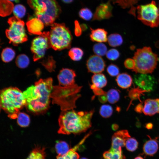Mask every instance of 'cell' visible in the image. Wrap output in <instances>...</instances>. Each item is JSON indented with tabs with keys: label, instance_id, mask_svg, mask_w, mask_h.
<instances>
[{
	"label": "cell",
	"instance_id": "cell-16",
	"mask_svg": "<svg viewBox=\"0 0 159 159\" xmlns=\"http://www.w3.org/2000/svg\"><path fill=\"white\" fill-rule=\"evenodd\" d=\"M143 112L145 115L149 116L159 113V99H148L145 100Z\"/></svg>",
	"mask_w": 159,
	"mask_h": 159
},
{
	"label": "cell",
	"instance_id": "cell-39",
	"mask_svg": "<svg viewBox=\"0 0 159 159\" xmlns=\"http://www.w3.org/2000/svg\"><path fill=\"white\" fill-rule=\"evenodd\" d=\"M13 12L15 17L20 19L25 15L26 9L23 5L18 4L14 6Z\"/></svg>",
	"mask_w": 159,
	"mask_h": 159
},
{
	"label": "cell",
	"instance_id": "cell-29",
	"mask_svg": "<svg viewBox=\"0 0 159 159\" xmlns=\"http://www.w3.org/2000/svg\"><path fill=\"white\" fill-rule=\"evenodd\" d=\"M83 51L78 47H74L70 49L68 52V55L71 59L75 61L81 60L83 56Z\"/></svg>",
	"mask_w": 159,
	"mask_h": 159
},
{
	"label": "cell",
	"instance_id": "cell-53",
	"mask_svg": "<svg viewBox=\"0 0 159 159\" xmlns=\"http://www.w3.org/2000/svg\"><path fill=\"white\" fill-rule=\"evenodd\" d=\"M80 159H88L85 158H81Z\"/></svg>",
	"mask_w": 159,
	"mask_h": 159
},
{
	"label": "cell",
	"instance_id": "cell-21",
	"mask_svg": "<svg viewBox=\"0 0 159 159\" xmlns=\"http://www.w3.org/2000/svg\"><path fill=\"white\" fill-rule=\"evenodd\" d=\"M114 3L117 4L123 9L130 8V14L135 16L136 7L134 5L140 0H110Z\"/></svg>",
	"mask_w": 159,
	"mask_h": 159
},
{
	"label": "cell",
	"instance_id": "cell-24",
	"mask_svg": "<svg viewBox=\"0 0 159 159\" xmlns=\"http://www.w3.org/2000/svg\"><path fill=\"white\" fill-rule=\"evenodd\" d=\"M92 84L100 88L105 87L107 84V80L105 75L103 74L99 73L93 74L91 77Z\"/></svg>",
	"mask_w": 159,
	"mask_h": 159
},
{
	"label": "cell",
	"instance_id": "cell-11",
	"mask_svg": "<svg viewBox=\"0 0 159 159\" xmlns=\"http://www.w3.org/2000/svg\"><path fill=\"white\" fill-rule=\"evenodd\" d=\"M86 65L88 72L95 74L102 72L105 69L106 64L101 57L92 55L87 59Z\"/></svg>",
	"mask_w": 159,
	"mask_h": 159
},
{
	"label": "cell",
	"instance_id": "cell-44",
	"mask_svg": "<svg viewBox=\"0 0 159 159\" xmlns=\"http://www.w3.org/2000/svg\"><path fill=\"white\" fill-rule=\"evenodd\" d=\"M124 65L126 68L133 70L135 67V62L133 59L129 58L125 61Z\"/></svg>",
	"mask_w": 159,
	"mask_h": 159
},
{
	"label": "cell",
	"instance_id": "cell-41",
	"mask_svg": "<svg viewBox=\"0 0 159 159\" xmlns=\"http://www.w3.org/2000/svg\"><path fill=\"white\" fill-rule=\"evenodd\" d=\"M106 55L108 59L111 61H114L117 60L119 58L120 53L117 50L113 48L108 51Z\"/></svg>",
	"mask_w": 159,
	"mask_h": 159
},
{
	"label": "cell",
	"instance_id": "cell-50",
	"mask_svg": "<svg viewBox=\"0 0 159 159\" xmlns=\"http://www.w3.org/2000/svg\"><path fill=\"white\" fill-rule=\"evenodd\" d=\"M118 127V126L116 124H114L112 125V128L114 130H117Z\"/></svg>",
	"mask_w": 159,
	"mask_h": 159
},
{
	"label": "cell",
	"instance_id": "cell-35",
	"mask_svg": "<svg viewBox=\"0 0 159 159\" xmlns=\"http://www.w3.org/2000/svg\"><path fill=\"white\" fill-rule=\"evenodd\" d=\"M17 119L18 124L21 127H27L30 124V119L29 116L24 112H19Z\"/></svg>",
	"mask_w": 159,
	"mask_h": 159
},
{
	"label": "cell",
	"instance_id": "cell-3",
	"mask_svg": "<svg viewBox=\"0 0 159 159\" xmlns=\"http://www.w3.org/2000/svg\"><path fill=\"white\" fill-rule=\"evenodd\" d=\"M82 87L75 83L67 86H54L51 95L52 103L59 105L62 111L75 108L76 101L81 96L79 93Z\"/></svg>",
	"mask_w": 159,
	"mask_h": 159
},
{
	"label": "cell",
	"instance_id": "cell-17",
	"mask_svg": "<svg viewBox=\"0 0 159 159\" xmlns=\"http://www.w3.org/2000/svg\"><path fill=\"white\" fill-rule=\"evenodd\" d=\"M44 24L37 18H32L27 21L26 25L28 32L31 34L40 35L42 32Z\"/></svg>",
	"mask_w": 159,
	"mask_h": 159
},
{
	"label": "cell",
	"instance_id": "cell-9",
	"mask_svg": "<svg viewBox=\"0 0 159 159\" xmlns=\"http://www.w3.org/2000/svg\"><path fill=\"white\" fill-rule=\"evenodd\" d=\"M137 18L144 24L151 27L159 25V7L154 1L137 7Z\"/></svg>",
	"mask_w": 159,
	"mask_h": 159
},
{
	"label": "cell",
	"instance_id": "cell-32",
	"mask_svg": "<svg viewBox=\"0 0 159 159\" xmlns=\"http://www.w3.org/2000/svg\"><path fill=\"white\" fill-rule=\"evenodd\" d=\"M106 95L107 101L112 104L117 102L120 98V95L118 91L115 89H111L107 92Z\"/></svg>",
	"mask_w": 159,
	"mask_h": 159
},
{
	"label": "cell",
	"instance_id": "cell-19",
	"mask_svg": "<svg viewBox=\"0 0 159 159\" xmlns=\"http://www.w3.org/2000/svg\"><path fill=\"white\" fill-rule=\"evenodd\" d=\"M90 134V133H88L77 145L69 149L65 154L63 155H58L57 157V159H79L80 155L76 151Z\"/></svg>",
	"mask_w": 159,
	"mask_h": 159
},
{
	"label": "cell",
	"instance_id": "cell-34",
	"mask_svg": "<svg viewBox=\"0 0 159 159\" xmlns=\"http://www.w3.org/2000/svg\"><path fill=\"white\" fill-rule=\"evenodd\" d=\"M92 50L96 55L101 57L104 56L107 52V47L103 43H98L93 46Z\"/></svg>",
	"mask_w": 159,
	"mask_h": 159
},
{
	"label": "cell",
	"instance_id": "cell-18",
	"mask_svg": "<svg viewBox=\"0 0 159 159\" xmlns=\"http://www.w3.org/2000/svg\"><path fill=\"white\" fill-rule=\"evenodd\" d=\"M90 40L98 43L105 42L107 41V32L104 29L98 28L93 29L90 28Z\"/></svg>",
	"mask_w": 159,
	"mask_h": 159
},
{
	"label": "cell",
	"instance_id": "cell-46",
	"mask_svg": "<svg viewBox=\"0 0 159 159\" xmlns=\"http://www.w3.org/2000/svg\"><path fill=\"white\" fill-rule=\"evenodd\" d=\"M143 105L142 102H141L136 106L134 110L137 113H141L143 112Z\"/></svg>",
	"mask_w": 159,
	"mask_h": 159
},
{
	"label": "cell",
	"instance_id": "cell-20",
	"mask_svg": "<svg viewBox=\"0 0 159 159\" xmlns=\"http://www.w3.org/2000/svg\"><path fill=\"white\" fill-rule=\"evenodd\" d=\"M150 138L144 144L143 150L146 155L153 156L158 150V145L156 140Z\"/></svg>",
	"mask_w": 159,
	"mask_h": 159
},
{
	"label": "cell",
	"instance_id": "cell-6",
	"mask_svg": "<svg viewBox=\"0 0 159 159\" xmlns=\"http://www.w3.org/2000/svg\"><path fill=\"white\" fill-rule=\"evenodd\" d=\"M133 59L135 62L133 71L136 73H151L156 68L159 59L151 48L145 47L138 49L135 52Z\"/></svg>",
	"mask_w": 159,
	"mask_h": 159
},
{
	"label": "cell",
	"instance_id": "cell-36",
	"mask_svg": "<svg viewBox=\"0 0 159 159\" xmlns=\"http://www.w3.org/2000/svg\"><path fill=\"white\" fill-rule=\"evenodd\" d=\"M113 109L112 107L107 104L103 105L100 107L99 113L100 115L105 118L110 117L112 114Z\"/></svg>",
	"mask_w": 159,
	"mask_h": 159
},
{
	"label": "cell",
	"instance_id": "cell-37",
	"mask_svg": "<svg viewBox=\"0 0 159 159\" xmlns=\"http://www.w3.org/2000/svg\"><path fill=\"white\" fill-rule=\"evenodd\" d=\"M78 15L81 18L85 21L90 20L93 16L91 10L86 7L81 9L79 12Z\"/></svg>",
	"mask_w": 159,
	"mask_h": 159
},
{
	"label": "cell",
	"instance_id": "cell-47",
	"mask_svg": "<svg viewBox=\"0 0 159 159\" xmlns=\"http://www.w3.org/2000/svg\"><path fill=\"white\" fill-rule=\"evenodd\" d=\"M99 100L102 103H105L107 101L106 94L99 96Z\"/></svg>",
	"mask_w": 159,
	"mask_h": 159
},
{
	"label": "cell",
	"instance_id": "cell-27",
	"mask_svg": "<svg viewBox=\"0 0 159 159\" xmlns=\"http://www.w3.org/2000/svg\"><path fill=\"white\" fill-rule=\"evenodd\" d=\"M44 147L37 146L31 151L26 159H45Z\"/></svg>",
	"mask_w": 159,
	"mask_h": 159
},
{
	"label": "cell",
	"instance_id": "cell-8",
	"mask_svg": "<svg viewBox=\"0 0 159 159\" xmlns=\"http://www.w3.org/2000/svg\"><path fill=\"white\" fill-rule=\"evenodd\" d=\"M8 22L9 26L5 33L10 43L16 46L27 40L24 21L14 16L9 18Z\"/></svg>",
	"mask_w": 159,
	"mask_h": 159
},
{
	"label": "cell",
	"instance_id": "cell-15",
	"mask_svg": "<svg viewBox=\"0 0 159 159\" xmlns=\"http://www.w3.org/2000/svg\"><path fill=\"white\" fill-rule=\"evenodd\" d=\"M131 137L128 131L124 130H119L115 133L112 137L111 148L118 150L125 146L126 140Z\"/></svg>",
	"mask_w": 159,
	"mask_h": 159
},
{
	"label": "cell",
	"instance_id": "cell-40",
	"mask_svg": "<svg viewBox=\"0 0 159 159\" xmlns=\"http://www.w3.org/2000/svg\"><path fill=\"white\" fill-rule=\"evenodd\" d=\"M42 62V64L49 72L54 71L55 68V62L52 57H49Z\"/></svg>",
	"mask_w": 159,
	"mask_h": 159
},
{
	"label": "cell",
	"instance_id": "cell-28",
	"mask_svg": "<svg viewBox=\"0 0 159 159\" xmlns=\"http://www.w3.org/2000/svg\"><path fill=\"white\" fill-rule=\"evenodd\" d=\"M107 41L109 45L112 47H116L121 45L123 43L122 36L118 33L110 34L107 37Z\"/></svg>",
	"mask_w": 159,
	"mask_h": 159
},
{
	"label": "cell",
	"instance_id": "cell-30",
	"mask_svg": "<svg viewBox=\"0 0 159 159\" xmlns=\"http://www.w3.org/2000/svg\"><path fill=\"white\" fill-rule=\"evenodd\" d=\"M15 55V51L12 49L7 47L3 50L1 54V58L4 62H9L13 59Z\"/></svg>",
	"mask_w": 159,
	"mask_h": 159
},
{
	"label": "cell",
	"instance_id": "cell-7",
	"mask_svg": "<svg viewBox=\"0 0 159 159\" xmlns=\"http://www.w3.org/2000/svg\"><path fill=\"white\" fill-rule=\"evenodd\" d=\"M51 26L49 37L50 48L59 51L69 48L73 37L69 28L64 23H54Z\"/></svg>",
	"mask_w": 159,
	"mask_h": 159
},
{
	"label": "cell",
	"instance_id": "cell-14",
	"mask_svg": "<svg viewBox=\"0 0 159 159\" xmlns=\"http://www.w3.org/2000/svg\"><path fill=\"white\" fill-rule=\"evenodd\" d=\"M112 9L110 1L100 4L95 11L92 20L100 21L110 18L112 16Z\"/></svg>",
	"mask_w": 159,
	"mask_h": 159
},
{
	"label": "cell",
	"instance_id": "cell-45",
	"mask_svg": "<svg viewBox=\"0 0 159 159\" xmlns=\"http://www.w3.org/2000/svg\"><path fill=\"white\" fill-rule=\"evenodd\" d=\"M74 33L76 37L80 36L82 33V29L78 21L75 20L74 22Z\"/></svg>",
	"mask_w": 159,
	"mask_h": 159
},
{
	"label": "cell",
	"instance_id": "cell-25",
	"mask_svg": "<svg viewBox=\"0 0 159 159\" xmlns=\"http://www.w3.org/2000/svg\"><path fill=\"white\" fill-rule=\"evenodd\" d=\"M103 159H126L121 148L118 150H113L110 148L103 153Z\"/></svg>",
	"mask_w": 159,
	"mask_h": 159
},
{
	"label": "cell",
	"instance_id": "cell-2",
	"mask_svg": "<svg viewBox=\"0 0 159 159\" xmlns=\"http://www.w3.org/2000/svg\"><path fill=\"white\" fill-rule=\"evenodd\" d=\"M94 110L77 111L71 110L62 111L58 119L59 134H78L86 132L92 126Z\"/></svg>",
	"mask_w": 159,
	"mask_h": 159
},
{
	"label": "cell",
	"instance_id": "cell-33",
	"mask_svg": "<svg viewBox=\"0 0 159 159\" xmlns=\"http://www.w3.org/2000/svg\"><path fill=\"white\" fill-rule=\"evenodd\" d=\"M16 66L20 68L23 69L27 67L29 64V59L25 54H20L18 55L16 59Z\"/></svg>",
	"mask_w": 159,
	"mask_h": 159
},
{
	"label": "cell",
	"instance_id": "cell-54",
	"mask_svg": "<svg viewBox=\"0 0 159 159\" xmlns=\"http://www.w3.org/2000/svg\"><path fill=\"white\" fill-rule=\"evenodd\" d=\"M10 1H16V0H8Z\"/></svg>",
	"mask_w": 159,
	"mask_h": 159
},
{
	"label": "cell",
	"instance_id": "cell-13",
	"mask_svg": "<svg viewBox=\"0 0 159 159\" xmlns=\"http://www.w3.org/2000/svg\"><path fill=\"white\" fill-rule=\"evenodd\" d=\"M76 76L75 71L72 69L67 68L62 69L57 76L59 85L67 86L75 84Z\"/></svg>",
	"mask_w": 159,
	"mask_h": 159
},
{
	"label": "cell",
	"instance_id": "cell-23",
	"mask_svg": "<svg viewBox=\"0 0 159 159\" xmlns=\"http://www.w3.org/2000/svg\"><path fill=\"white\" fill-rule=\"evenodd\" d=\"M14 5L8 0H0V15L5 17L10 15L13 11Z\"/></svg>",
	"mask_w": 159,
	"mask_h": 159
},
{
	"label": "cell",
	"instance_id": "cell-38",
	"mask_svg": "<svg viewBox=\"0 0 159 159\" xmlns=\"http://www.w3.org/2000/svg\"><path fill=\"white\" fill-rule=\"evenodd\" d=\"M138 143L134 138H130L125 142V146L127 150L129 151L133 152L138 148Z\"/></svg>",
	"mask_w": 159,
	"mask_h": 159
},
{
	"label": "cell",
	"instance_id": "cell-5",
	"mask_svg": "<svg viewBox=\"0 0 159 159\" xmlns=\"http://www.w3.org/2000/svg\"><path fill=\"white\" fill-rule=\"evenodd\" d=\"M37 18L46 26H52L61 12L56 0H27Z\"/></svg>",
	"mask_w": 159,
	"mask_h": 159
},
{
	"label": "cell",
	"instance_id": "cell-43",
	"mask_svg": "<svg viewBox=\"0 0 159 159\" xmlns=\"http://www.w3.org/2000/svg\"><path fill=\"white\" fill-rule=\"evenodd\" d=\"M90 86L91 89L92 90L95 96H99L107 94V92L103 90L102 88H98L93 84L90 85Z\"/></svg>",
	"mask_w": 159,
	"mask_h": 159
},
{
	"label": "cell",
	"instance_id": "cell-10",
	"mask_svg": "<svg viewBox=\"0 0 159 159\" xmlns=\"http://www.w3.org/2000/svg\"><path fill=\"white\" fill-rule=\"evenodd\" d=\"M49 32H44L34 38L32 42L31 50L33 54V59L36 61L42 58L47 50L50 48Z\"/></svg>",
	"mask_w": 159,
	"mask_h": 159
},
{
	"label": "cell",
	"instance_id": "cell-49",
	"mask_svg": "<svg viewBox=\"0 0 159 159\" xmlns=\"http://www.w3.org/2000/svg\"><path fill=\"white\" fill-rule=\"evenodd\" d=\"M80 25L82 30L85 31L87 29V26L85 24H83Z\"/></svg>",
	"mask_w": 159,
	"mask_h": 159
},
{
	"label": "cell",
	"instance_id": "cell-4",
	"mask_svg": "<svg viewBox=\"0 0 159 159\" xmlns=\"http://www.w3.org/2000/svg\"><path fill=\"white\" fill-rule=\"evenodd\" d=\"M1 108L12 119L17 118L20 111L26 105V101L23 92L15 87L5 88L0 94Z\"/></svg>",
	"mask_w": 159,
	"mask_h": 159
},
{
	"label": "cell",
	"instance_id": "cell-1",
	"mask_svg": "<svg viewBox=\"0 0 159 159\" xmlns=\"http://www.w3.org/2000/svg\"><path fill=\"white\" fill-rule=\"evenodd\" d=\"M52 82L51 78L40 79L23 92L26 106L29 111L40 112L48 108L53 87Z\"/></svg>",
	"mask_w": 159,
	"mask_h": 159
},
{
	"label": "cell",
	"instance_id": "cell-26",
	"mask_svg": "<svg viewBox=\"0 0 159 159\" xmlns=\"http://www.w3.org/2000/svg\"><path fill=\"white\" fill-rule=\"evenodd\" d=\"M146 92H147L146 90L140 89L139 87L136 88H132L130 89L129 91L128 96L130 98L131 101L127 107V110L128 109L130 105L132 104V102L133 100L138 99L141 102V101L140 99V97L142 95H144V93Z\"/></svg>",
	"mask_w": 159,
	"mask_h": 159
},
{
	"label": "cell",
	"instance_id": "cell-52",
	"mask_svg": "<svg viewBox=\"0 0 159 159\" xmlns=\"http://www.w3.org/2000/svg\"><path fill=\"white\" fill-rule=\"evenodd\" d=\"M134 159H144L141 156H138L135 158Z\"/></svg>",
	"mask_w": 159,
	"mask_h": 159
},
{
	"label": "cell",
	"instance_id": "cell-42",
	"mask_svg": "<svg viewBox=\"0 0 159 159\" xmlns=\"http://www.w3.org/2000/svg\"><path fill=\"white\" fill-rule=\"evenodd\" d=\"M107 71L110 76L114 77L117 76L119 74L120 69L117 65L111 64L107 66Z\"/></svg>",
	"mask_w": 159,
	"mask_h": 159
},
{
	"label": "cell",
	"instance_id": "cell-12",
	"mask_svg": "<svg viewBox=\"0 0 159 159\" xmlns=\"http://www.w3.org/2000/svg\"><path fill=\"white\" fill-rule=\"evenodd\" d=\"M134 81L138 87L147 92L153 90L155 84L154 77L147 74H140L135 75Z\"/></svg>",
	"mask_w": 159,
	"mask_h": 159
},
{
	"label": "cell",
	"instance_id": "cell-51",
	"mask_svg": "<svg viewBox=\"0 0 159 159\" xmlns=\"http://www.w3.org/2000/svg\"><path fill=\"white\" fill-rule=\"evenodd\" d=\"M64 3L68 4L72 2L73 0H62Z\"/></svg>",
	"mask_w": 159,
	"mask_h": 159
},
{
	"label": "cell",
	"instance_id": "cell-22",
	"mask_svg": "<svg viewBox=\"0 0 159 159\" xmlns=\"http://www.w3.org/2000/svg\"><path fill=\"white\" fill-rule=\"evenodd\" d=\"M115 80L118 85L122 89L130 87L132 82L131 76L125 72L119 74L117 76Z\"/></svg>",
	"mask_w": 159,
	"mask_h": 159
},
{
	"label": "cell",
	"instance_id": "cell-48",
	"mask_svg": "<svg viewBox=\"0 0 159 159\" xmlns=\"http://www.w3.org/2000/svg\"><path fill=\"white\" fill-rule=\"evenodd\" d=\"M153 124L150 122L146 123L145 125V127L148 129H151L153 128Z\"/></svg>",
	"mask_w": 159,
	"mask_h": 159
},
{
	"label": "cell",
	"instance_id": "cell-31",
	"mask_svg": "<svg viewBox=\"0 0 159 159\" xmlns=\"http://www.w3.org/2000/svg\"><path fill=\"white\" fill-rule=\"evenodd\" d=\"M55 148L57 153L59 155L65 154L69 150L68 144L63 141H57L56 144Z\"/></svg>",
	"mask_w": 159,
	"mask_h": 159
}]
</instances>
